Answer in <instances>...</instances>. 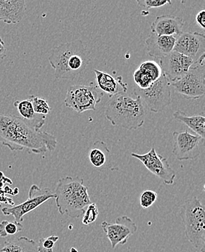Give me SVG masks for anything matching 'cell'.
<instances>
[{"mask_svg":"<svg viewBox=\"0 0 205 252\" xmlns=\"http://www.w3.org/2000/svg\"><path fill=\"white\" fill-rule=\"evenodd\" d=\"M0 144L12 151L43 154L56 149L57 140L53 134L32 127L20 117L0 114Z\"/></svg>","mask_w":205,"mask_h":252,"instance_id":"6da1fadb","label":"cell"},{"mask_svg":"<svg viewBox=\"0 0 205 252\" xmlns=\"http://www.w3.org/2000/svg\"><path fill=\"white\" fill-rule=\"evenodd\" d=\"M48 61L56 79L73 80L86 69L90 54L83 42L76 39L55 47Z\"/></svg>","mask_w":205,"mask_h":252,"instance_id":"7a4b0ae2","label":"cell"},{"mask_svg":"<svg viewBox=\"0 0 205 252\" xmlns=\"http://www.w3.org/2000/svg\"><path fill=\"white\" fill-rule=\"evenodd\" d=\"M105 116L113 126L136 130L144 125L146 111L138 97L122 93L110 97L105 104Z\"/></svg>","mask_w":205,"mask_h":252,"instance_id":"3957f363","label":"cell"},{"mask_svg":"<svg viewBox=\"0 0 205 252\" xmlns=\"http://www.w3.org/2000/svg\"><path fill=\"white\" fill-rule=\"evenodd\" d=\"M56 207L61 215L79 218L92 204L88 188L79 177L67 176L60 179L54 192Z\"/></svg>","mask_w":205,"mask_h":252,"instance_id":"277c9868","label":"cell"},{"mask_svg":"<svg viewBox=\"0 0 205 252\" xmlns=\"http://www.w3.org/2000/svg\"><path fill=\"white\" fill-rule=\"evenodd\" d=\"M181 218L188 241L197 251L205 252V209L201 200L197 196L186 200Z\"/></svg>","mask_w":205,"mask_h":252,"instance_id":"5b68a950","label":"cell"},{"mask_svg":"<svg viewBox=\"0 0 205 252\" xmlns=\"http://www.w3.org/2000/svg\"><path fill=\"white\" fill-rule=\"evenodd\" d=\"M103 94L97 87L73 85L67 90L64 103L78 114L96 111V105L102 101Z\"/></svg>","mask_w":205,"mask_h":252,"instance_id":"8992f818","label":"cell"},{"mask_svg":"<svg viewBox=\"0 0 205 252\" xmlns=\"http://www.w3.org/2000/svg\"><path fill=\"white\" fill-rule=\"evenodd\" d=\"M134 94L143 100L148 109L154 113L162 112L172 101L171 82L164 74L146 90L135 88Z\"/></svg>","mask_w":205,"mask_h":252,"instance_id":"52a82bcc","label":"cell"},{"mask_svg":"<svg viewBox=\"0 0 205 252\" xmlns=\"http://www.w3.org/2000/svg\"><path fill=\"white\" fill-rule=\"evenodd\" d=\"M177 93L188 99H199L205 93V62L193 65L184 76L171 83Z\"/></svg>","mask_w":205,"mask_h":252,"instance_id":"ba28073f","label":"cell"},{"mask_svg":"<svg viewBox=\"0 0 205 252\" xmlns=\"http://www.w3.org/2000/svg\"><path fill=\"white\" fill-rule=\"evenodd\" d=\"M56 198L54 192L50 189H41L36 185H33L29 192V198L27 201L18 205L12 207H4L1 209V212L5 216H13L15 222L21 223L27 214L35 210L44 204L46 201Z\"/></svg>","mask_w":205,"mask_h":252,"instance_id":"9c48e42d","label":"cell"},{"mask_svg":"<svg viewBox=\"0 0 205 252\" xmlns=\"http://www.w3.org/2000/svg\"><path fill=\"white\" fill-rule=\"evenodd\" d=\"M172 154L179 161L197 159L203 152L205 139L197 134L184 132H174Z\"/></svg>","mask_w":205,"mask_h":252,"instance_id":"30bf717a","label":"cell"},{"mask_svg":"<svg viewBox=\"0 0 205 252\" xmlns=\"http://www.w3.org/2000/svg\"><path fill=\"white\" fill-rule=\"evenodd\" d=\"M131 156L138 159L151 173L160 178L164 184L172 186L175 183V171L170 166L167 158L157 154L154 148H152L146 154L132 153Z\"/></svg>","mask_w":205,"mask_h":252,"instance_id":"8fae6325","label":"cell"},{"mask_svg":"<svg viewBox=\"0 0 205 252\" xmlns=\"http://www.w3.org/2000/svg\"><path fill=\"white\" fill-rule=\"evenodd\" d=\"M173 51L187 56L195 63L205 62V36L198 32H183L176 38Z\"/></svg>","mask_w":205,"mask_h":252,"instance_id":"7c38bea8","label":"cell"},{"mask_svg":"<svg viewBox=\"0 0 205 252\" xmlns=\"http://www.w3.org/2000/svg\"><path fill=\"white\" fill-rule=\"evenodd\" d=\"M102 227L113 250L118 245L126 244L130 237L137 230L136 223L126 215L119 217L113 223L104 221L102 223Z\"/></svg>","mask_w":205,"mask_h":252,"instance_id":"4fadbf2b","label":"cell"},{"mask_svg":"<svg viewBox=\"0 0 205 252\" xmlns=\"http://www.w3.org/2000/svg\"><path fill=\"white\" fill-rule=\"evenodd\" d=\"M196 63H197L187 56L175 51L171 52L170 54L159 60L162 72L171 83L184 76Z\"/></svg>","mask_w":205,"mask_h":252,"instance_id":"5bb4252c","label":"cell"},{"mask_svg":"<svg viewBox=\"0 0 205 252\" xmlns=\"http://www.w3.org/2000/svg\"><path fill=\"white\" fill-rule=\"evenodd\" d=\"M184 21L181 18L171 15L157 16L151 25V33L160 36L177 38L183 33Z\"/></svg>","mask_w":205,"mask_h":252,"instance_id":"9a60e30c","label":"cell"},{"mask_svg":"<svg viewBox=\"0 0 205 252\" xmlns=\"http://www.w3.org/2000/svg\"><path fill=\"white\" fill-rule=\"evenodd\" d=\"M163 74L161 67L154 61L142 63L140 67L135 71L133 79L137 88L146 90L150 88Z\"/></svg>","mask_w":205,"mask_h":252,"instance_id":"2e32d148","label":"cell"},{"mask_svg":"<svg viewBox=\"0 0 205 252\" xmlns=\"http://www.w3.org/2000/svg\"><path fill=\"white\" fill-rule=\"evenodd\" d=\"M176 37L170 36H160L151 33L146 39L148 55L155 60H160L173 51Z\"/></svg>","mask_w":205,"mask_h":252,"instance_id":"e0dca14e","label":"cell"},{"mask_svg":"<svg viewBox=\"0 0 205 252\" xmlns=\"http://www.w3.org/2000/svg\"><path fill=\"white\" fill-rule=\"evenodd\" d=\"M26 10L24 0H0V21L7 24H18L24 18Z\"/></svg>","mask_w":205,"mask_h":252,"instance_id":"ac0fdd59","label":"cell"},{"mask_svg":"<svg viewBox=\"0 0 205 252\" xmlns=\"http://www.w3.org/2000/svg\"><path fill=\"white\" fill-rule=\"evenodd\" d=\"M99 89L102 93L108 94L110 97L128 91V85L122 80V76L113 77L111 74L94 69Z\"/></svg>","mask_w":205,"mask_h":252,"instance_id":"d6986e66","label":"cell"},{"mask_svg":"<svg viewBox=\"0 0 205 252\" xmlns=\"http://www.w3.org/2000/svg\"><path fill=\"white\" fill-rule=\"evenodd\" d=\"M14 106L16 107L21 118L35 129L40 130L45 123V116L36 114L34 111L33 106L28 99L15 101Z\"/></svg>","mask_w":205,"mask_h":252,"instance_id":"ffe728a7","label":"cell"},{"mask_svg":"<svg viewBox=\"0 0 205 252\" xmlns=\"http://www.w3.org/2000/svg\"><path fill=\"white\" fill-rule=\"evenodd\" d=\"M173 118L177 122L184 124L190 128L193 132L202 138L205 137V119L204 116H188L183 111H176L173 114Z\"/></svg>","mask_w":205,"mask_h":252,"instance_id":"44dd1931","label":"cell"},{"mask_svg":"<svg viewBox=\"0 0 205 252\" xmlns=\"http://www.w3.org/2000/svg\"><path fill=\"white\" fill-rule=\"evenodd\" d=\"M1 252H38L37 244L26 236H21L12 241L4 242V246Z\"/></svg>","mask_w":205,"mask_h":252,"instance_id":"7402d4cb","label":"cell"},{"mask_svg":"<svg viewBox=\"0 0 205 252\" xmlns=\"http://www.w3.org/2000/svg\"><path fill=\"white\" fill-rule=\"evenodd\" d=\"M109 152V150L103 142L97 140L89 150V161L94 167L102 168L106 163Z\"/></svg>","mask_w":205,"mask_h":252,"instance_id":"603a6c76","label":"cell"},{"mask_svg":"<svg viewBox=\"0 0 205 252\" xmlns=\"http://www.w3.org/2000/svg\"><path fill=\"white\" fill-rule=\"evenodd\" d=\"M32 103L34 111L36 114L42 116H47L51 112L52 108L49 105L48 102L43 97H36L31 95L28 99Z\"/></svg>","mask_w":205,"mask_h":252,"instance_id":"cb8c5ba5","label":"cell"},{"mask_svg":"<svg viewBox=\"0 0 205 252\" xmlns=\"http://www.w3.org/2000/svg\"><path fill=\"white\" fill-rule=\"evenodd\" d=\"M23 230L21 223L10 222L7 220H3L0 222V237L7 238L9 236H13Z\"/></svg>","mask_w":205,"mask_h":252,"instance_id":"d4e9b609","label":"cell"},{"mask_svg":"<svg viewBox=\"0 0 205 252\" xmlns=\"http://www.w3.org/2000/svg\"><path fill=\"white\" fill-rule=\"evenodd\" d=\"M99 215V208L95 203H92L85 209L82 218V224L85 225H89L92 223L95 222L97 220Z\"/></svg>","mask_w":205,"mask_h":252,"instance_id":"484cf974","label":"cell"},{"mask_svg":"<svg viewBox=\"0 0 205 252\" xmlns=\"http://www.w3.org/2000/svg\"><path fill=\"white\" fill-rule=\"evenodd\" d=\"M59 240V236H56L40 238L37 244L38 252H53L55 245Z\"/></svg>","mask_w":205,"mask_h":252,"instance_id":"4316f807","label":"cell"},{"mask_svg":"<svg viewBox=\"0 0 205 252\" xmlns=\"http://www.w3.org/2000/svg\"><path fill=\"white\" fill-rule=\"evenodd\" d=\"M158 194L154 190H147L141 193L140 197V204L143 209L151 207L157 201Z\"/></svg>","mask_w":205,"mask_h":252,"instance_id":"83f0119b","label":"cell"},{"mask_svg":"<svg viewBox=\"0 0 205 252\" xmlns=\"http://www.w3.org/2000/svg\"><path fill=\"white\" fill-rule=\"evenodd\" d=\"M136 2L140 7L146 9L157 8L166 4H171L169 0H137Z\"/></svg>","mask_w":205,"mask_h":252,"instance_id":"f1b7e54d","label":"cell"},{"mask_svg":"<svg viewBox=\"0 0 205 252\" xmlns=\"http://www.w3.org/2000/svg\"><path fill=\"white\" fill-rule=\"evenodd\" d=\"M196 22L200 28L205 30V10H200L196 15Z\"/></svg>","mask_w":205,"mask_h":252,"instance_id":"f546056e","label":"cell"},{"mask_svg":"<svg viewBox=\"0 0 205 252\" xmlns=\"http://www.w3.org/2000/svg\"><path fill=\"white\" fill-rule=\"evenodd\" d=\"M6 53H7V49H6L5 44L0 36V61L5 58Z\"/></svg>","mask_w":205,"mask_h":252,"instance_id":"4dcf8cb0","label":"cell"},{"mask_svg":"<svg viewBox=\"0 0 205 252\" xmlns=\"http://www.w3.org/2000/svg\"><path fill=\"white\" fill-rule=\"evenodd\" d=\"M70 252H78L77 250H76L75 248H71V250H70Z\"/></svg>","mask_w":205,"mask_h":252,"instance_id":"1f68e13d","label":"cell"},{"mask_svg":"<svg viewBox=\"0 0 205 252\" xmlns=\"http://www.w3.org/2000/svg\"><path fill=\"white\" fill-rule=\"evenodd\" d=\"M2 209V207H1V204H0V209Z\"/></svg>","mask_w":205,"mask_h":252,"instance_id":"d6a6232c","label":"cell"}]
</instances>
